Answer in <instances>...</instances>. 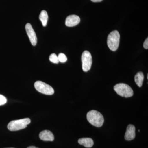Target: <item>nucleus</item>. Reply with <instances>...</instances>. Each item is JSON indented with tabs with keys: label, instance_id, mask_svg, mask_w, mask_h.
I'll return each instance as SVG.
<instances>
[{
	"label": "nucleus",
	"instance_id": "f257e3e1",
	"mask_svg": "<svg viewBox=\"0 0 148 148\" xmlns=\"http://www.w3.org/2000/svg\"><path fill=\"white\" fill-rule=\"evenodd\" d=\"M87 120L93 126L101 127L104 122V119L103 115L96 110H91L87 114Z\"/></svg>",
	"mask_w": 148,
	"mask_h": 148
},
{
	"label": "nucleus",
	"instance_id": "f03ea898",
	"mask_svg": "<svg viewBox=\"0 0 148 148\" xmlns=\"http://www.w3.org/2000/svg\"><path fill=\"white\" fill-rule=\"evenodd\" d=\"M120 36L119 32L116 30L111 32L108 37L107 44L110 49L112 51H116L119 46Z\"/></svg>",
	"mask_w": 148,
	"mask_h": 148
},
{
	"label": "nucleus",
	"instance_id": "7ed1b4c3",
	"mask_svg": "<svg viewBox=\"0 0 148 148\" xmlns=\"http://www.w3.org/2000/svg\"><path fill=\"white\" fill-rule=\"evenodd\" d=\"M30 123L31 120L29 118L12 121L8 123V128L10 131H17L26 128Z\"/></svg>",
	"mask_w": 148,
	"mask_h": 148
},
{
	"label": "nucleus",
	"instance_id": "20e7f679",
	"mask_svg": "<svg viewBox=\"0 0 148 148\" xmlns=\"http://www.w3.org/2000/svg\"><path fill=\"white\" fill-rule=\"evenodd\" d=\"M114 89L118 95L125 98L132 97L134 94L131 87L124 83L118 84L114 86Z\"/></svg>",
	"mask_w": 148,
	"mask_h": 148
},
{
	"label": "nucleus",
	"instance_id": "39448f33",
	"mask_svg": "<svg viewBox=\"0 0 148 148\" xmlns=\"http://www.w3.org/2000/svg\"><path fill=\"white\" fill-rule=\"evenodd\" d=\"M34 86L37 91L45 95H53L54 92L53 88L51 86L40 81L35 83Z\"/></svg>",
	"mask_w": 148,
	"mask_h": 148
},
{
	"label": "nucleus",
	"instance_id": "423d86ee",
	"mask_svg": "<svg viewBox=\"0 0 148 148\" xmlns=\"http://www.w3.org/2000/svg\"><path fill=\"white\" fill-rule=\"evenodd\" d=\"M82 62L83 71L87 72L90 70L92 64V56L89 51H85L82 56Z\"/></svg>",
	"mask_w": 148,
	"mask_h": 148
},
{
	"label": "nucleus",
	"instance_id": "0eeeda50",
	"mask_svg": "<svg viewBox=\"0 0 148 148\" xmlns=\"http://www.w3.org/2000/svg\"><path fill=\"white\" fill-rule=\"evenodd\" d=\"M25 29L31 43L33 46L36 45L37 43L36 35L32 25L29 23H27L25 26Z\"/></svg>",
	"mask_w": 148,
	"mask_h": 148
},
{
	"label": "nucleus",
	"instance_id": "6e6552de",
	"mask_svg": "<svg viewBox=\"0 0 148 148\" xmlns=\"http://www.w3.org/2000/svg\"><path fill=\"white\" fill-rule=\"evenodd\" d=\"M80 18L77 15H69L66 18V25L68 27H73L79 24Z\"/></svg>",
	"mask_w": 148,
	"mask_h": 148
},
{
	"label": "nucleus",
	"instance_id": "1a4fd4ad",
	"mask_svg": "<svg viewBox=\"0 0 148 148\" xmlns=\"http://www.w3.org/2000/svg\"><path fill=\"white\" fill-rule=\"evenodd\" d=\"M135 137V127L132 125H129L126 129L125 139L127 141L134 140Z\"/></svg>",
	"mask_w": 148,
	"mask_h": 148
},
{
	"label": "nucleus",
	"instance_id": "9d476101",
	"mask_svg": "<svg viewBox=\"0 0 148 148\" xmlns=\"http://www.w3.org/2000/svg\"><path fill=\"white\" fill-rule=\"evenodd\" d=\"M39 137L41 140L44 141H53L54 140V135L50 131L45 130L40 132Z\"/></svg>",
	"mask_w": 148,
	"mask_h": 148
},
{
	"label": "nucleus",
	"instance_id": "9b49d317",
	"mask_svg": "<svg viewBox=\"0 0 148 148\" xmlns=\"http://www.w3.org/2000/svg\"><path fill=\"white\" fill-rule=\"evenodd\" d=\"M78 143L86 148L91 147L94 145L93 140L90 138H81L78 140Z\"/></svg>",
	"mask_w": 148,
	"mask_h": 148
},
{
	"label": "nucleus",
	"instance_id": "f8f14e48",
	"mask_svg": "<svg viewBox=\"0 0 148 148\" xmlns=\"http://www.w3.org/2000/svg\"><path fill=\"white\" fill-rule=\"evenodd\" d=\"M144 79V74L142 72H138V73L135 75V82L139 87H141L143 85Z\"/></svg>",
	"mask_w": 148,
	"mask_h": 148
},
{
	"label": "nucleus",
	"instance_id": "ddd939ff",
	"mask_svg": "<svg viewBox=\"0 0 148 148\" xmlns=\"http://www.w3.org/2000/svg\"><path fill=\"white\" fill-rule=\"evenodd\" d=\"M39 19L41 21L43 27H46L47 25L48 15L45 10L42 11L39 16Z\"/></svg>",
	"mask_w": 148,
	"mask_h": 148
},
{
	"label": "nucleus",
	"instance_id": "4468645a",
	"mask_svg": "<svg viewBox=\"0 0 148 148\" xmlns=\"http://www.w3.org/2000/svg\"><path fill=\"white\" fill-rule=\"evenodd\" d=\"M49 60L54 64H58L59 63L58 56L55 53H52L49 56Z\"/></svg>",
	"mask_w": 148,
	"mask_h": 148
},
{
	"label": "nucleus",
	"instance_id": "2eb2a0df",
	"mask_svg": "<svg viewBox=\"0 0 148 148\" xmlns=\"http://www.w3.org/2000/svg\"><path fill=\"white\" fill-rule=\"evenodd\" d=\"M58 61L61 63H65L67 61V57L64 53H60L58 56Z\"/></svg>",
	"mask_w": 148,
	"mask_h": 148
},
{
	"label": "nucleus",
	"instance_id": "dca6fc26",
	"mask_svg": "<svg viewBox=\"0 0 148 148\" xmlns=\"http://www.w3.org/2000/svg\"><path fill=\"white\" fill-rule=\"evenodd\" d=\"M7 102V100L5 96L0 94V106L5 105Z\"/></svg>",
	"mask_w": 148,
	"mask_h": 148
},
{
	"label": "nucleus",
	"instance_id": "f3484780",
	"mask_svg": "<svg viewBox=\"0 0 148 148\" xmlns=\"http://www.w3.org/2000/svg\"><path fill=\"white\" fill-rule=\"evenodd\" d=\"M143 46L146 49H148V38H147L145 40V42L144 43V45H143Z\"/></svg>",
	"mask_w": 148,
	"mask_h": 148
},
{
	"label": "nucleus",
	"instance_id": "a211bd4d",
	"mask_svg": "<svg viewBox=\"0 0 148 148\" xmlns=\"http://www.w3.org/2000/svg\"><path fill=\"white\" fill-rule=\"evenodd\" d=\"M103 0H91V1L93 2H100L102 1Z\"/></svg>",
	"mask_w": 148,
	"mask_h": 148
},
{
	"label": "nucleus",
	"instance_id": "6ab92c4d",
	"mask_svg": "<svg viewBox=\"0 0 148 148\" xmlns=\"http://www.w3.org/2000/svg\"><path fill=\"white\" fill-rule=\"evenodd\" d=\"M27 148H38L36 147H34V146H30V147H28Z\"/></svg>",
	"mask_w": 148,
	"mask_h": 148
},
{
	"label": "nucleus",
	"instance_id": "aec40b11",
	"mask_svg": "<svg viewBox=\"0 0 148 148\" xmlns=\"http://www.w3.org/2000/svg\"></svg>",
	"mask_w": 148,
	"mask_h": 148
}]
</instances>
